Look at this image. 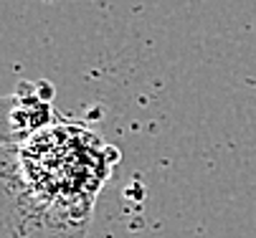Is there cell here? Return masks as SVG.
<instances>
[{
    "instance_id": "6da1fadb",
    "label": "cell",
    "mask_w": 256,
    "mask_h": 238,
    "mask_svg": "<svg viewBox=\"0 0 256 238\" xmlns=\"http://www.w3.org/2000/svg\"><path fill=\"white\" fill-rule=\"evenodd\" d=\"M66 127L54 134H36L18 145V175L6 170V180H16L18 231H36L38 238H84L92 203L104 183V152L89 129H76L68 152L61 155Z\"/></svg>"
}]
</instances>
